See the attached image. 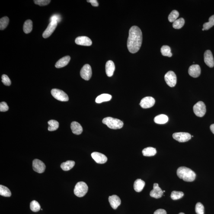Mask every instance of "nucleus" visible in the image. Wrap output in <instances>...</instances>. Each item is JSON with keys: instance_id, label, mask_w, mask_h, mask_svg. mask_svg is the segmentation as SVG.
<instances>
[{"instance_id": "1", "label": "nucleus", "mask_w": 214, "mask_h": 214, "mask_svg": "<svg viewBox=\"0 0 214 214\" xmlns=\"http://www.w3.org/2000/svg\"><path fill=\"white\" fill-rule=\"evenodd\" d=\"M142 41V31L136 26H132L129 30L127 40L128 50L131 53H135L140 50Z\"/></svg>"}, {"instance_id": "2", "label": "nucleus", "mask_w": 214, "mask_h": 214, "mask_svg": "<svg viewBox=\"0 0 214 214\" xmlns=\"http://www.w3.org/2000/svg\"><path fill=\"white\" fill-rule=\"evenodd\" d=\"M177 175L180 178L186 182L193 181L196 177L194 172L185 167H179L177 170Z\"/></svg>"}, {"instance_id": "3", "label": "nucleus", "mask_w": 214, "mask_h": 214, "mask_svg": "<svg viewBox=\"0 0 214 214\" xmlns=\"http://www.w3.org/2000/svg\"><path fill=\"white\" fill-rule=\"evenodd\" d=\"M102 123L110 129H120L123 126V123L121 120L112 117L105 118L103 119Z\"/></svg>"}, {"instance_id": "4", "label": "nucleus", "mask_w": 214, "mask_h": 214, "mask_svg": "<svg viewBox=\"0 0 214 214\" xmlns=\"http://www.w3.org/2000/svg\"><path fill=\"white\" fill-rule=\"evenodd\" d=\"M88 187L84 182H78L75 187L74 194L78 197H83L88 192Z\"/></svg>"}, {"instance_id": "5", "label": "nucleus", "mask_w": 214, "mask_h": 214, "mask_svg": "<svg viewBox=\"0 0 214 214\" xmlns=\"http://www.w3.org/2000/svg\"><path fill=\"white\" fill-rule=\"evenodd\" d=\"M193 110L197 117H203L206 113V106L203 102H198L193 106Z\"/></svg>"}, {"instance_id": "6", "label": "nucleus", "mask_w": 214, "mask_h": 214, "mask_svg": "<svg viewBox=\"0 0 214 214\" xmlns=\"http://www.w3.org/2000/svg\"><path fill=\"white\" fill-rule=\"evenodd\" d=\"M52 96L59 101L67 102L69 100V97L64 92L59 89L54 88L51 92Z\"/></svg>"}, {"instance_id": "7", "label": "nucleus", "mask_w": 214, "mask_h": 214, "mask_svg": "<svg viewBox=\"0 0 214 214\" xmlns=\"http://www.w3.org/2000/svg\"><path fill=\"white\" fill-rule=\"evenodd\" d=\"M164 80L169 86L173 87L175 86L177 82V76L173 71H168L164 75Z\"/></svg>"}, {"instance_id": "8", "label": "nucleus", "mask_w": 214, "mask_h": 214, "mask_svg": "<svg viewBox=\"0 0 214 214\" xmlns=\"http://www.w3.org/2000/svg\"><path fill=\"white\" fill-rule=\"evenodd\" d=\"M173 139L180 142H187L191 139V135L187 132H176L173 135Z\"/></svg>"}, {"instance_id": "9", "label": "nucleus", "mask_w": 214, "mask_h": 214, "mask_svg": "<svg viewBox=\"0 0 214 214\" xmlns=\"http://www.w3.org/2000/svg\"><path fill=\"white\" fill-rule=\"evenodd\" d=\"M92 71L91 66L88 64L84 65L80 71V75L84 80L88 81L91 78Z\"/></svg>"}, {"instance_id": "10", "label": "nucleus", "mask_w": 214, "mask_h": 214, "mask_svg": "<svg viewBox=\"0 0 214 214\" xmlns=\"http://www.w3.org/2000/svg\"><path fill=\"white\" fill-rule=\"evenodd\" d=\"M46 166L44 163L40 160L35 159L33 161V169L35 171L39 173L44 172Z\"/></svg>"}, {"instance_id": "11", "label": "nucleus", "mask_w": 214, "mask_h": 214, "mask_svg": "<svg viewBox=\"0 0 214 214\" xmlns=\"http://www.w3.org/2000/svg\"><path fill=\"white\" fill-rule=\"evenodd\" d=\"M155 100L152 97H144L141 100L140 106L143 108H150L154 106Z\"/></svg>"}, {"instance_id": "12", "label": "nucleus", "mask_w": 214, "mask_h": 214, "mask_svg": "<svg viewBox=\"0 0 214 214\" xmlns=\"http://www.w3.org/2000/svg\"><path fill=\"white\" fill-rule=\"evenodd\" d=\"M57 25L58 23L56 21H51L50 24L48 25L47 28L43 33V38L46 39L50 37L56 28Z\"/></svg>"}, {"instance_id": "13", "label": "nucleus", "mask_w": 214, "mask_h": 214, "mask_svg": "<svg viewBox=\"0 0 214 214\" xmlns=\"http://www.w3.org/2000/svg\"><path fill=\"white\" fill-rule=\"evenodd\" d=\"M163 194H164V192L159 186L158 183H154L153 189L150 193V196L151 197L158 199L162 197Z\"/></svg>"}, {"instance_id": "14", "label": "nucleus", "mask_w": 214, "mask_h": 214, "mask_svg": "<svg viewBox=\"0 0 214 214\" xmlns=\"http://www.w3.org/2000/svg\"><path fill=\"white\" fill-rule=\"evenodd\" d=\"M91 156L96 162L99 164H104L107 162V158L104 154L97 152L91 154Z\"/></svg>"}, {"instance_id": "15", "label": "nucleus", "mask_w": 214, "mask_h": 214, "mask_svg": "<svg viewBox=\"0 0 214 214\" xmlns=\"http://www.w3.org/2000/svg\"><path fill=\"white\" fill-rule=\"evenodd\" d=\"M75 42L76 44L81 46H90L92 44L91 39L86 36H80L76 38Z\"/></svg>"}, {"instance_id": "16", "label": "nucleus", "mask_w": 214, "mask_h": 214, "mask_svg": "<svg viewBox=\"0 0 214 214\" xmlns=\"http://www.w3.org/2000/svg\"><path fill=\"white\" fill-rule=\"evenodd\" d=\"M204 62L210 68H213L214 66V61L213 55L210 50H207L204 55Z\"/></svg>"}, {"instance_id": "17", "label": "nucleus", "mask_w": 214, "mask_h": 214, "mask_svg": "<svg viewBox=\"0 0 214 214\" xmlns=\"http://www.w3.org/2000/svg\"><path fill=\"white\" fill-rule=\"evenodd\" d=\"M188 73L189 75L193 78H197L201 74L200 66L197 64L192 65L189 68Z\"/></svg>"}, {"instance_id": "18", "label": "nucleus", "mask_w": 214, "mask_h": 214, "mask_svg": "<svg viewBox=\"0 0 214 214\" xmlns=\"http://www.w3.org/2000/svg\"><path fill=\"white\" fill-rule=\"evenodd\" d=\"M109 202L113 209H116L121 203L120 198L117 195H113L109 197Z\"/></svg>"}, {"instance_id": "19", "label": "nucleus", "mask_w": 214, "mask_h": 214, "mask_svg": "<svg viewBox=\"0 0 214 214\" xmlns=\"http://www.w3.org/2000/svg\"><path fill=\"white\" fill-rule=\"evenodd\" d=\"M115 70V65L112 61L109 60L106 62V71L107 76H112Z\"/></svg>"}, {"instance_id": "20", "label": "nucleus", "mask_w": 214, "mask_h": 214, "mask_svg": "<svg viewBox=\"0 0 214 214\" xmlns=\"http://www.w3.org/2000/svg\"><path fill=\"white\" fill-rule=\"evenodd\" d=\"M71 128L73 133L76 135H79L82 133L83 131V127L78 122L74 121L71 125Z\"/></svg>"}, {"instance_id": "21", "label": "nucleus", "mask_w": 214, "mask_h": 214, "mask_svg": "<svg viewBox=\"0 0 214 214\" xmlns=\"http://www.w3.org/2000/svg\"><path fill=\"white\" fill-rule=\"evenodd\" d=\"M71 58L69 56H65L59 59L55 64V67L57 68H60L64 67L69 64Z\"/></svg>"}, {"instance_id": "22", "label": "nucleus", "mask_w": 214, "mask_h": 214, "mask_svg": "<svg viewBox=\"0 0 214 214\" xmlns=\"http://www.w3.org/2000/svg\"><path fill=\"white\" fill-rule=\"evenodd\" d=\"M145 185V181L140 179H138L135 182L134 184V188L135 191L140 193L143 190Z\"/></svg>"}, {"instance_id": "23", "label": "nucleus", "mask_w": 214, "mask_h": 214, "mask_svg": "<svg viewBox=\"0 0 214 214\" xmlns=\"http://www.w3.org/2000/svg\"><path fill=\"white\" fill-rule=\"evenodd\" d=\"M168 117L166 115L161 114L156 116L154 118V122L159 124H164L168 121Z\"/></svg>"}, {"instance_id": "24", "label": "nucleus", "mask_w": 214, "mask_h": 214, "mask_svg": "<svg viewBox=\"0 0 214 214\" xmlns=\"http://www.w3.org/2000/svg\"><path fill=\"white\" fill-rule=\"evenodd\" d=\"M112 96L107 94H103L98 96L96 99V102L99 104L103 102L110 101L112 99Z\"/></svg>"}, {"instance_id": "25", "label": "nucleus", "mask_w": 214, "mask_h": 214, "mask_svg": "<svg viewBox=\"0 0 214 214\" xmlns=\"http://www.w3.org/2000/svg\"><path fill=\"white\" fill-rule=\"evenodd\" d=\"M143 155L145 156H153L156 154V150L153 147L145 148L142 151Z\"/></svg>"}, {"instance_id": "26", "label": "nucleus", "mask_w": 214, "mask_h": 214, "mask_svg": "<svg viewBox=\"0 0 214 214\" xmlns=\"http://www.w3.org/2000/svg\"><path fill=\"white\" fill-rule=\"evenodd\" d=\"M75 164V161H68L61 164V168L64 171H68L73 168Z\"/></svg>"}, {"instance_id": "27", "label": "nucleus", "mask_w": 214, "mask_h": 214, "mask_svg": "<svg viewBox=\"0 0 214 214\" xmlns=\"http://www.w3.org/2000/svg\"><path fill=\"white\" fill-rule=\"evenodd\" d=\"M33 29V22L31 20H26L25 22L24 26H23V30L24 33L26 34H28L31 32Z\"/></svg>"}, {"instance_id": "28", "label": "nucleus", "mask_w": 214, "mask_h": 214, "mask_svg": "<svg viewBox=\"0 0 214 214\" xmlns=\"http://www.w3.org/2000/svg\"><path fill=\"white\" fill-rule=\"evenodd\" d=\"M48 124L49 125L48 130L50 131H56L59 127V123L56 120H50L48 121Z\"/></svg>"}, {"instance_id": "29", "label": "nucleus", "mask_w": 214, "mask_h": 214, "mask_svg": "<svg viewBox=\"0 0 214 214\" xmlns=\"http://www.w3.org/2000/svg\"><path fill=\"white\" fill-rule=\"evenodd\" d=\"M0 195L4 197H9L11 196V193L8 188L3 186L0 185Z\"/></svg>"}, {"instance_id": "30", "label": "nucleus", "mask_w": 214, "mask_h": 214, "mask_svg": "<svg viewBox=\"0 0 214 214\" xmlns=\"http://www.w3.org/2000/svg\"><path fill=\"white\" fill-rule=\"evenodd\" d=\"M161 52L164 56H168L171 57L172 56V54L171 52V48L167 45H164L161 48Z\"/></svg>"}, {"instance_id": "31", "label": "nucleus", "mask_w": 214, "mask_h": 214, "mask_svg": "<svg viewBox=\"0 0 214 214\" xmlns=\"http://www.w3.org/2000/svg\"><path fill=\"white\" fill-rule=\"evenodd\" d=\"M209 21L205 23L203 25V29L202 30H207L212 28L214 26V15L209 17Z\"/></svg>"}, {"instance_id": "32", "label": "nucleus", "mask_w": 214, "mask_h": 214, "mask_svg": "<svg viewBox=\"0 0 214 214\" xmlns=\"http://www.w3.org/2000/svg\"><path fill=\"white\" fill-rule=\"evenodd\" d=\"M185 21L184 18H180L176 20L173 23V28L176 29L181 28L184 26Z\"/></svg>"}, {"instance_id": "33", "label": "nucleus", "mask_w": 214, "mask_h": 214, "mask_svg": "<svg viewBox=\"0 0 214 214\" xmlns=\"http://www.w3.org/2000/svg\"><path fill=\"white\" fill-rule=\"evenodd\" d=\"M30 207L31 210L34 212H39L40 209V204L36 200H33L31 202Z\"/></svg>"}, {"instance_id": "34", "label": "nucleus", "mask_w": 214, "mask_h": 214, "mask_svg": "<svg viewBox=\"0 0 214 214\" xmlns=\"http://www.w3.org/2000/svg\"><path fill=\"white\" fill-rule=\"evenodd\" d=\"M9 21L8 17H5L1 18L0 20V30H2L6 28L7 26L8 25Z\"/></svg>"}, {"instance_id": "35", "label": "nucleus", "mask_w": 214, "mask_h": 214, "mask_svg": "<svg viewBox=\"0 0 214 214\" xmlns=\"http://www.w3.org/2000/svg\"><path fill=\"white\" fill-rule=\"evenodd\" d=\"M179 15V12L176 10H174V11H172L169 16L168 20L169 21L171 22H174V21L177 20V18L178 17Z\"/></svg>"}, {"instance_id": "36", "label": "nucleus", "mask_w": 214, "mask_h": 214, "mask_svg": "<svg viewBox=\"0 0 214 214\" xmlns=\"http://www.w3.org/2000/svg\"><path fill=\"white\" fill-rule=\"evenodd\" d=\"M184 195V193L183 192L174 191L172 192L171 197L173 200H175L181 198Z\"/></svg>"}, {"instance_id": "37", "label": "nucleus", "mask_w": 214, "mask_h": 214, "mask_svg": "<svg viewBox=\"0 0 214 214\" xmlns=\"http://www.w3.org/2000/svg\"><path fill=\"white\" fill-rule=\"evenodd\" d=\"M195 210L197 214H204V207L202 203L198 202L196 204Z\"/></svg>"}, {"instance_id": "38", "label": "nucleus", "mask_w": 214, "mask_h": 214, "mask_svg": "<svg viewBox=\"0 0 214 214\" xmlns=\"http://www.w3.org/2000/svg\"><path fill=\"white\" fill-rule=\"evenodd\" d=\"M34 2L35 4L40 6H44L48 5L51 2L50 0H35Z\"/></svg>"}, {"instance_id": "39", "label": "nucleus", "mask_w": 214, "mask_h": 214, "mask_svg": "<svg viewBox=\"0 0 214 214\" xmlns=\"http://www.w3.org/2000/svg\"><path fill=\"white\" fill-rule=\"evenodd\" d=\"M2 81L4 85L6 86L11 85V80L6 75H3L2 76Z\"/></svg>"}, {"instance_id": "40", "label": "nucleus", "mask_w": 214, "mask_h": 214, "mask_svg": "<svg viewBox=\"0 0 214 214\" xmlns=\"http://www.w3.org/2000/svg\"><path fill=\"white\" fill-rule=\"evenodd\" d=\"M8 105L5 102H3L0 104V111L1 112H7L8 110Z\"/></svg>"}, {"instance_id": "41", "label": "nucleus", "mask_w": 214, "mask_h": 214, "mask_svg": "<svg viewBox=\"0 0 214 214\" xmlns=\"http://www.w3.org/2000/svg\"><path fill=\"white\" fill-rule=\"evenodd\" d=\"M61 20V16L59 15V14H54L52 17H51L50 19V21H56L57 22H59Z\"/></svg>"}, {"instance_id": "42", "label": "nucleus", "mask_w": 214, "mask_h": 214, "mask_svg": "<svg viewBox=\"0 0 214 214\" xmlns=\"http://www.w3.org/2000/svg\"><path fill=\"white\" fill-rule=\"evenodd\" d=\"M154 214H167V212L164 209H159L154 212Z\"/></svg>"}, {"instance_id": "43", "label": "nucleus", "mask_w": 214, "mask_h": 214, "mask_svg": "<svg viewBox=\"0 0 214 214\" xmlns=\"http://www.w3.org/2000/svg\"><path fill=\"white\" fill-rule=\"evenodd\" d=\"M87 2H90L92 4V5L93 7H98L99 5L98 3L97 0H90V1H87Z\"/></svg>"}, {"instance_id": "44", "label": "nucleus", "mask_w": 214, "mask_h": 214, "mask_svg": "<svg viewBox=\"0 0 214 214\" xmlns=\"http://www.w3.org/2000/svg\"><path fill=\"white\" fill-rule=\"evenodd\" d=\"M210 129L212 133L214 134V124L211 125L210 126Z\"/></svg>"}, {"instance_id": "45", "label": "nucleus", "mask_w": 214, "mask_h": 214, "mask_svg": "<svg viewBox=\"0 0 214 214\" xmlns=\"http://www.w3.org/2000/svg\"><path fill=\"white\" fill-rule=\"evenodd\" d=\"M178 214H185L183 213V212H180V213H179Z\"/></svg>"}]
</instances>
